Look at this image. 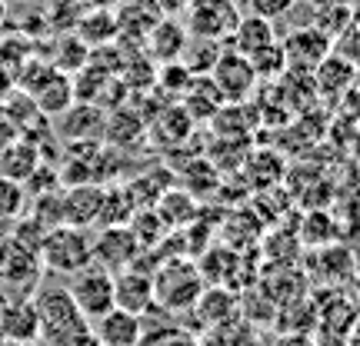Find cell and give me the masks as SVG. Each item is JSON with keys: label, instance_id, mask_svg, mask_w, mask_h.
I'll return each instance as SVG.
<instances>
[{"label": "cell", "instance_id": "obj_10", "mask_svg": "<svg viewBox=\"0 0 360 346\" xmlns=\"http://www.w3.org/2000/svg\"><path fill=\"white\" fill-rule=\"evenodd\" d=\"M90 250H94V263L107 267L110 273L130 267L137 260V253H143L130 227H103L101 237L90 240Z\"/></svg>", "mask_w": 360, "mask_h": 346}, {"label": "cell", "instance_id": "obj_7", "mask_svg": "<svg viewBox=\"0 0 360 346\" xmlns=\"http://www.w3.org/2000/svg\"><path fill=\"white\" fill-rule=\"evenodd\" d=\"M207 77L214 80V87L220 90V97L227 103H244L257 87V74H254L250 60L237 51L217 53V60L207 70Z\"/></svg>", "mask_w": 360, "mask_h": 346}, {"label": "cell", "instance_id": "obj_21", "mask_svg": "<svg viewBox=\"0 0 360 346\" xmlns=\"http://www.w3.org/2000/svg\"><path fill=\"white\" fill-rule=\"evenodd\" d=\"M80 27H94V30H80V40L84 44H107L110 37H117L120 34V27H117V17L110 11H94L90 17H84L80 20Z\"/></svg>", "mask_w": 360, "mask_h": 346}, {"label": "cell", "instance_id": "obj_24", "mask_svg": "<svg viewBox=\"0 0 360 346\" xmlns=\"http://www.w3.org/2000/svg\"><path fill=\"white\" fill-rule=\"evenodd\" d=\"M247 7V13H254V17H264V20H281L283 13L294 11L297 0H240Z\"/></svg>", "mask_w": 360, "mask_h": 346}, {"label": "cell", "instance_id": "obj_29", "mask_svg": "<svg viewBox=\"0 0 360 346\" xmlns=\"http://www.w3.org/2000/svg\"><path fill=\"white\" fill-rule=\"evenodd\" d=\"M7 27V0H0V30Z\"/></svg>", "mask_w": 360, "mask_h": 346}, {"label": "cell", "instance_id": "obj_18", "mask_svg": "<svg viewBox=\"0 0 360 346\" xmlns=\"http://www.w3.org/2000/svg\"><path fill=\"white\" fill-rule=\"evenodd\" d=\"M354 74H357V70H354V67H350L344 57H337L334 51H330L321 60V64L314 67V80H317V87H321L323 93H334V90L340 93V90H344L350 80H354Z\"/></svg>", "mask_w": 360, "mask_h": 346}, {"label": "cell", "instance_id": "obj_23", "mask_svg": "<svg viewBox=\"0 0 360 346\" xmlns=\"http://www.w3.org/2000/svg\"><path fill=\"white\" fill-rule=\"evenodd\" d=\"M141 346H200L193 340L187 330H180V326H160V330H150V326H143V343Z\"/></svg>", "mask_w": 360, "mask_h": 346}, {"label": "cell", "instance_id": "obj_30", "mask_svg": "<svg viewBox=\"0 0 360 346\" xmlns=\"http://www.w3.org/2000/svg\"><path fill=\"white\" fill-rule=\"evenodd\" d=\"M0 346H24V343H11V340H0Z\"/></svg>", "mask_w": 360, "mask_h": 346}, {"label": "cell", "instance_id": "obj_20", "mask_svg": "<svg viewBox=\"0 0 360 346\" xmlns=\"http://www.w3.org/2000/svg\"><path fill=\"white\" fill-rule=\"evenodd\" d=\"M247 60H250V67H254L257 80H274V77H281L283 70H287V57H283L281 40H274L270 47L257 51L254 57H247Z\"/></svg>", "mask_w": 360, "mask_h": 346}, {"label": "cell", "instance_id": "obj_19", "mask_svg": "<svg viewBox=\"0 0 360 346\" xmlns=\"http://www.w3.org/2000/svg\"><path fill=\"white\" fill-rule=\"evenodd\" d=\"M24 206H27L24 183H17V180L0 173V223H4V227H7V223H17V220L24 217Z\"/></svg>", "mask_w": 360, "mask_h": 346}, {"label": "cell", "instance_id": "obj_26", "mask_svg": "<svg viewBox=\"0 0 360 346\" xmlns=\"http://www.w3.org/2000/svg\"><path fill=\"white\" fill-rule=\"evenodd\" d=\"M154 7L164 13V17H180L184 7H187V0H154Z\"/></svg>", "mask_w": 360, "mask_h": 346}, {"label": "cell", "instance_id": "obj_6", "mask_svg": "<svg viewBox=\"0 0 360 346\" xmlns=\"http://www.w3.org/2000/svg\"><path fill=\"white\" fill-rule=\"evenodd\" d=\"M67 290L87 320H97L114 307V273L101 263H87L84 270H77L67 283Z\"/></svg>", "mask_w": 360, "mask_h": 346}, {"label": "cell", "instance_id": "obj_17", "mask_svg": "<svg viewBox=\"0 0 360 346\" xmlns=\"http://www.w3.org/2000/svg\"><path fill=\"white\" fill-rule=\"evenodd\" d=\"M224 103L220 90L214 87V80L207 74H193L187 90H184V107L191 110V120H210L217 114V107Z\"/></svg>", "mask_w": 360, "mask_h": 346}, {"label": "cell", "instance_id": "obj_2", "mask_svg": "<svg viewBox=\"0 0 360 346\" xmlns=\"http://www.w3.org/2000/svg\"><path fill=\"white\" fill-rule=\"evenodd\" d=\"M40 267H47L57 277H74L77 270L94 263V250H90V237L80 227L70 223H57L44 233V240L37 246Z\"/></svg>", "mask_w": 360, "mask_h": 346}, {"label": "cell", "instance_id": "obj_1", "mask_svg": "<svg viewBox=\"0 0 360 346\" xmlns=\"http://www.w3.org/2000/svg\"><path fill=\"white\" fill-rule=\"evenodd\" d=\"M30 300L37 310L40 340L47 346H70L84 330H90V320L77 310L67 286H44Z\"/></svg>", "mask_w": 360, "mask_h": 346}, {"label": "cell", "instance_id": "obj_12", "mask_svg": "<svg viewBox=\"0 0 360 346\" xmlns=\"http://www.w3.org/2000/svg\"><path fill=\"white\" fill-rule=\"evenodd\" d=\"M90 326H94V333H97V340L103 346H141L143 343V317L130 313V310L110 307Z\"/></svg>", "mask_w": 360, "mask_h": 346}, {"label": "cell", "instance_id": "obj_3", "mask_svg": "<svg viewBox=\"0 0 360 346\" xmlns=\"http://www.w3.org/2000/svg\"><path fill=\"white\" fill-rule=\"evenodd\" d=\"M200 293H204V277L191 260H170L154 270V307L184 313L197 307Z\"/></svg>", "mask_w": 360, "mask_h": 346}, {"label": "cell", "instance_id": "obj_9", "mask_svg": "<svg viewBox=\"0 0 360 346\" xmlns=\"http://www.w3.org/2000/svg\"><path fill=\"white\" fill-rule=\"evenodd\" d=\"M0 340L24 343V346L40 340L37 310H34L30 296H7V300H0Z\"/></svg>", "mask_w": 360, "mask_h": 346}, {"label": "cell", "instance_id": "obj_14", "mask_svg": "<svg viewBox=\"0 0 360 346\" xmlns=\"http://www.w3.org/2000/svg\"><path fill=\"white\" fill-rule=\"evenodd\" d=\"M101 204H103V187L97 183H77L67 193H60V213H64V223L70 227H90L101 217Z\"/></svg>", "mask_w": 360, "mask_h": 346}, {"label": "cell", "instance_id": "obj_11", "mask_svg": "<svg viewBox=\"0 0 360 346\" xmlns=\"http://www.w3.org/2000/svg\"><path fill=\"white\" fill-rule=\"evenodd\" d=\"M281 47H283V57H287V67L314 70V67H317L323 57L330 53L334 40L327 37V34H321L317 27L310 24V27H300V30H294L290 37H283Z\"/></svg>", "mask_w": 360, "mask_h": 346}, {"label": "cell", "instance_id": "obj_16", "mask_svg": "<svg viewBox=\"0 0 360 346\" xmlns=\"http://www.w3.org/2000/svg\"><path fill=\"white\" fill-rule=\"evenodd\" d=\"M37 167H40V154L34 143L13 140L0 150V173L17 180V183H27V180L37 173Z\"/></svg>", "mask_w": 360, "mask_h": 346}, {"label": "cell", "instance_id": "obj_27", "mask_svg": "<svg viewBox=\"0 0 360 346\" xmlns=\"http://www.w3.org/2000/svg\"><path fill=\"white\" fill-rule=\"evenodd\" d=\"M277 346H317V343H314L310 336H304V333H287Z\"/></svg>", "mask_w": 360, "mask_h": 346}, {"label": "cell", "instance_id": "obj_25", "mask_svg": "<svg viewBox=\"0 0 360 346\" xmlns=\"http://www.w3.org/2000/svg\"><path fill=\"white\" fill-rule=\"evenodd\" d=\"M13 140H17V124L0 110V150H4L7 143H13Z\"/></svg>", "mask_w": 360, "mask_h": 346}, {"label": "cell", "instance_id": "obj_4", "mask_svg": "<svg viewBox=\"0 0 360 346\" xmlns=\"http://www.w3.org/2000/svg\"><path fill=\"white\" fill-rule=\"evenodd\" d=\"M240 17L244 13L237 7V0H187V7H184L187 34L200 40H217V44L231 40Z\"/></svg>", "mask_w": 360, "mask_h": 346}, {"label": "cell", "instance_id": "obj_28", "mask_svg": "<svg viewBox=\"0 0 360 346\" xmlns=\"http://www.w3.org/2000/svg\"><path fill=\"white\" fill-rule=\"evenodd\" d=\"M70 346H103V343L97 340V333H94V326H90V330H84V333H80Z\"/></svg>", "mask_w": 360, "mask_h": 346}, {"label": "cell", "instance_id": "obj_13", "mask_svg": "<svg viewBox=\"0 0 360 346\" xmlns=\"http://www.w3.org/2000/svg\"><path fill=\"white\" fill-rule=\"evenodd\" d=\"M143 44H147V51H150L154 60L174 64V60H184V51H187V44H191V34H187V27L180 24L177 17H160V20L147 30Z\"/></svg>", "mask_w": 360, "mask_h": 346}, {"label": "cell", "instance_id": "obj_8", "mask_svg": "<svg viewBox=\"0 0 360 346\" xmlns=\"http://www.w3.org/2000/svg\"><path fill=\"white\" fill-rule=\"evenodd\" d=\"M114 307L130 310L137 317H147L154 310V270H141V263L114 273Z\"/></svg>", "mask_w": 360, "mask_h": 346}, {"label": "cell", "instance_id": "obj_22", "mask_svg": "<svg viewBox=\"0 0 360 346\" xmlns=\"http://www.w3.org/2000/svg\"><path fill=\"white\" fill-rule=\"evenodd\" d=\"M330 51H334L337 57H344L354 70H360V24H357V20H350V24L337 34Z\"/></svg>", "mask_w": 360, "mask_h": 346}, {"label": "cell", "instance_id": "obj_15", "mask_svg": "<svg viewBox=\"0 0 360 346\" xmlns=\"http://www.w3.org/2000/svg\"><path fill=\"white\" fill-rule=\"evenodd\" d=\"M277 40V34H274V20H264V17H254V13H244L240 17V24L233 27L231 34V51L244 53V57H254L257 51H264V47H270Z\"/></svg>", "mask_w": 360, "mask_h": 346}, {"label": "cell", "instance_id": "obj_5", "mask_svg": "<svg viewBox=\"0 0 360 346\" xmlns=\"http://www.w3.org/2000/svg\"><path fill=\"white\" fill-rule=\"evenodd\" d=\"M40 280V257L34 246L20 244L17 237L0 240V290L7 296H34Z\"/></svg>", "mask_w": 360, "mask_h": 346}]
</instances>
